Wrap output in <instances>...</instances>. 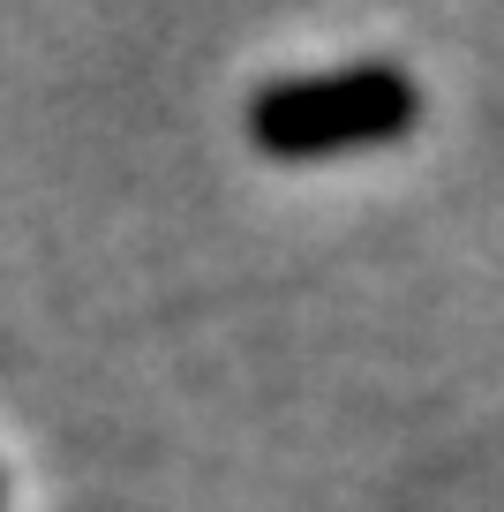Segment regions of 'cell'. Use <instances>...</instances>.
Segmentation results:
<instances>
[{
  "instance_id": "6da1fadb",
  "label": "cell",
  "mask_w": 504,
  "mask_h": 512,
  "mask_svg": "<svg viewBox=\"0 0 504 512\" xmlns=\"http://www.w3.org/2000/svg\"><path fill=\"white\" fill-rule=\"evenodd\" d=\"M422 121V91L407 68L362 61L331 76H286L249 98V144L264 159H339V151L399 144Z\"/></svg>"
}]
</instances>
